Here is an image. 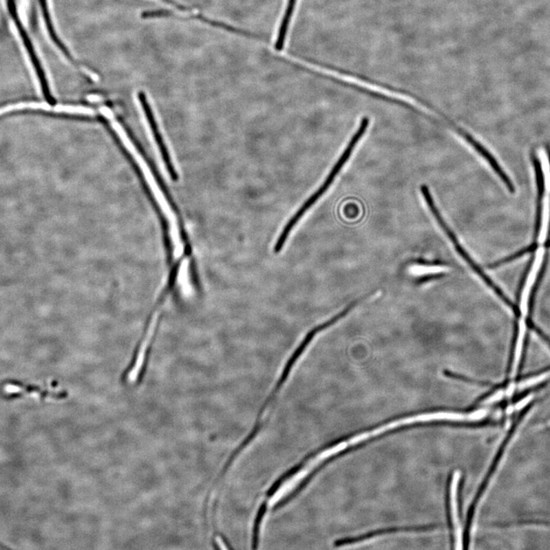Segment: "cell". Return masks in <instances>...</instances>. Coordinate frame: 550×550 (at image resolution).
<instances>
[{"label": "cell", "mask_w": 550, "mask_h": 550, "mask_svg": "<svg viewBox=\"0 0 550 550\" xmlns=\"http://www.w3.org/2000/svg\"><path fill=\"white\" fill-rule=\"evenodd\" d=\"M101 111V113L111 121L113 128L117 132L118 136H119L121 138V140L125 146V148L129 151L131 155L134 157L136 162L139 167H140L145 179L147 180L148 184L151 187L152 192L155 194V197L158 201V203L160 204V206H161L163 212L166 215L167 218L169 220L170 225V235H178L180 233L176 215L172 211L168 201L166 200L164 196L163 193L161 190H160L156 180L154 176H152L148 165L145 163L142 156L139 154L136 148L131 142L130 138L127 136V134H125V131L121 127L120 124L114 120L113 113L111 112V111L107 107H102Z\"/></svg>", "instance_id": "2"}, {"label": "cell", "mask_w": 550, "mask_h": 550, "mask_svg": "<svg viewBox=\"0 0 550 550\" xmlns=\"http://www.w3.org/2000/svg\"><path fill=\"white\" fill-rule=\"evenodd\" d=\"M368 118H363V120L361 122L358 130L352 136L349 145H348L346 149L343 153V155L341 156L337 164L334 165L330 173V175L326 178L324 183L315 193L312 195V196L308 200L305 202L302 207L299 209L297 212L293 215V218L289 220L286 226H285L283 229V231L279 235V237H278L274 247L275 254H279L282 252V250L283 249L285 243H286L291 231H293V229L297 224V222L302 220L304 214L308 212L311 207L315 205L316 202L323 196L327 190L329 189V187L332 185L334 180H335L338 176V173L341 169L343 168V166L347 162L348 160H349L351 157L352 151L355 148H356V146L357 145L360 139L364 136L365 132L368 127Z\"/></svg>", "instance_id": "1"}, {"label": "cell", "mask_w": 550, "mask_h": 550, "mask_svg": "<svg viewBox=\"0 0 550 550\" xmlns=\"http://www.w3.org/2000/svg\"><path fill=\"white\" fill-rule=\"evenodd\" d=\"M6 384L19 388L21 391H22L17 392L15 394H10V396H12H12H18L23 395L25 393L37 394L39 396H41V398L43 399L47 398V396H52V398L55 399L57 398L62 399L63 396L65 395V394L62 392L55 393L51 391H47V390L41 389L38 386L25 385L23 384V383L17 381H9L6 382Z\"/></svg>", "instance_id": "7"}, {"label": "cell", "mask_w": 550, "mask_h": 550, "mask_svg": "<svg viewBox=\"0 0 550 550\" xmlns=\"http://www.w3.org/2000/svg\"><path fill=\"white\" fill-rule=\"evenodd\" d=\"M8 6H9L10 12L11 14V17L13 19L14 23H15L16 24L21 39H22L23 43L26 47L27 52L30 55V57L32 62L33 67L34 68V71H36V74L38 75L41 88V90H43L45 98L46 99L47 103L50 104V105H52V104H55V103L56 102H55V100L53 96L52 95L50 85H48L44 70L43 67H41L40 61L36 55V52H34V48L32 46V41H30L29 36H28L22 23H21V21L19 19L16 9V4L15 2H14V0H8Z\"/></svg>", "instance_id": "4"}, {"label": "cell", "mask_w": 550, "mask_h": 550, "mask_svg": "<svg viewBox=\"0 0 550 550\" xmlns=\"http://www.w3.org/2000/svg\"><path fill=\"white\" fill-rule=\"evenodd\" d=\"M462 478L461 472L456 470L452 474L449 485V509L452 531L454 533L456 548L461 549L459 545L463 544V529L458 513L459 485Z\"/></svg>", "instance_id": "6"}, {"label": "cell", "mask_w": 550, "mask_h": 550, "mask_svg": "<svg viewBox=\"0 0 550 550\" xmlns=\"http://www.w3.org/2000/svg\"><path fill=\"white\" fill-rule=\"evenodd\" d=\"M538 156L544 177V195L542 199L540 226L538 242L540 246L544 245L547 240L550 226V162L548 153L545 149H540Z\"/></svg>", "instance_id": "5"}, {"label": "cell", "mask_w": 550, "mask_h": 550, "mask_svg": "<svg viewBox=\"0 0 550 550\" xmlns=\"http://www.w3.org/2000/svg\"><path fill=\"white\" fill-rule=\"evenodd\" d=\"M449 268L442 266H430V264H414L410 267V273L417 276L435 275L445 273Z\"/></svg>", "instance_id": "8"}, {"label": "cell", "mask_w": 550, "mask_h": 550, "mask_svg": "<svg viewBox=\"0 0 550 550\" xmlns=\"http://www.w3.org/2000/svg\"><path fill=\"white\" fill-rule=\"evenodd\" d=\"M473 419H474V415L472 412L469 414L452 412L421 413L414 416L401 417V419L382 424L378 427L355 434V440L358 444H361L367 441L369 438L380 436L387 433V432L417 423H427L435 421H472Z\"/></svg>", "instance_id": "3"}]
</instances>
